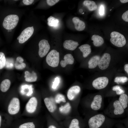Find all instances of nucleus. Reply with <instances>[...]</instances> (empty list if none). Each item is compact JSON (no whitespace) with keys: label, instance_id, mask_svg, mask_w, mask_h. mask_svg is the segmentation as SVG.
Wrapping results in <instances>:
<instances>
[{"label":"nucleus","instance_id":"obj_1","mask_svg":"<svg viewBox=\"0 0 128 128\" xmlns=\"http://www.w3.org/2000/svg\"><path fill=\"white\" fill-rule=\"evenodd\" d=\"M19 20L18 16L15 14H10L5 16L2 22L3 28L8 30L13 29L17 25Z\"/></svg>","mask_w":128,"mask_h":128},{"label":"nucleus","instance_id":"obj_2","mask_svg":"<svg viewBox=\"0 0 128 128\" xmlns=\"http://www.w3.org/2000/svg\"><path fill=\"white\" fill-rule=\"evenodd\" d=\"M111 42L114 45L119 47H122L126 43V40L124 36L119 33L113 31L110 34Z\"/></svg>","mask_w":128,"mask_h":128},{"label":"nucleus","instance_id":"obj_3","mask_svg":"<svg viewBox=\"0 0 128 128\" xmlns=\"http://www.w3.org/2000/svg\"><path fill=\"white\" fill-rule=\"evenodd\" d=\"M46 63L50 66L53 67H57L59 62V53L56 50H51L46 57Z\"/></svg>","mask_w":128,"mask_h":128},{"label":"nucleus","instance_id":"obj_4","mask_svg":"<svg viewBox=\"0 0 128 128\" xmlns=\"http://www.w3.org/2000/svg\"><path fill=\"white\" fill-rule=\"evenodd\" d=\"M105 116L101 114L96 115L90 118L88 122L90 128H98L101 127L105 120Z\"/></svg>","mask_w":128,"mask_h":128},{"label":"nucleus","instance_id":"obj_5","mask_svg":"<svg viewBox=\"0 0 128 128\" xmlns=\"http://www.w3.org/2000/svg\"><path fill=\"white\" fill-rule=\"evenodd\" d=\"M20 102L18 98L14 97L11 100L8 105V110L9 114L14 115L17 113L20 109Z\"/></svg>","mask_w":128,"mask_h":128},{"label":"nucleus","instance_id":"obj_6","mask_svg":"<svg viewBox=\"0 0 128 128\" xmlns=\"http://www.w3.org/2000/svg\"><path fill=\"white\" fill-rule=\"evenodd\" d=\"M109 79L105 77H98L95 79L93 81V87L97 89H101L105 88L107 85Z\"/></svg>","mask_w":128,"mask_h":128},{"label":"nucleus","instance_id":"obj_7","mask_svg":"<svg viewBox=\"0 0 128 128\" xmlns=\"http://www.w3.org/2000/svg\"><path fill=\"white\" fill-rule=\"evenodd\" d=\"M38 54L41 58L45 56L49 51L50 48L48 41L45 39L40 41L39 43Z\"/></svg>","mask_w":128,"mask_h":128},{"label":"nucleus","instance_id":"obj_8","mask_svg":"<svg viewBox=\"0 0 128 128\" xmlns=\"http://www.w3.org/2000/svg\"><path fill=\"white\" fill-rule=\"evenodd\" d=\"M111 60L110 55L105 53L100 59L98 64L99 68L102 70L106 69L108 67Z\"/></svg>","mask_w":128,"mask_h":128},{"label":"nucleus","instance_id":"obj_9","mask_svg":"<svg viewBox=\"0 0 128 128\" xmlns=\"http://www.w3.org/2000/svg\"><path fill=\"white\" fill-rule=\"evenodd\" d=\"M37 103V101L36 97H33L31 98L26 105L27 111L30 113H34L36 110Z\"/></svg>","mask_w":128,"mask_h":128},{"label":"nucleus","instance_id":"obj_10","mask_svg":"<svg viewBox=\"0 0 128 128\" xmlns=\"http://www.w3.org/2000/svg\"><path fill=\"white\" fill-rule=\"evenodd\" d=\"M80 88L78 86H73L68 90L67 93V96L70 100L73 99L79 93Z\"/></svg>","mask_w":128,"mask_h":128},{"label":"nucleus","instance_id":"obj_11","mask_svg":"<svg viewBox=\"0 0 128 128\" xmlns=\"http://www.w3.org/2000/svg\"><path fill=\"white\" fill-rule=\"evenodd\" d=\"M102 100V98L101 95H96L91 105V108L95 110H99L101 106Z\"/></svg>","mask_w":128,"mask_h":128},{"label":"nucleus","instance_id":"obj_12","mask_svg":"<svg viewBox=\"0 0 128 128\" xmlns=\"http://www.w3.org/2000/svg\"><path fill=\"white\" fill-rule=\"evenodd\" d=\"M44 101L48 111L51 113L54 112L56 109V106L53 99L46 97L44 99Z\"/></svg>","mask_w":128,"mask_h":128},{"label":"nucleus","instance_id":"obj_13","mask_svg":"<svg viewBox=\"0 0 128 128\" xmlns=\"http://www.w3.org/2000/svg\"><path fill=\"white\" fill-rule=\"evenodd\" d=\"M72 20L74 24L75 29L77 30L81 31L85 29V23L80 20L78 17H74L73 18Z\"/></svg>","mask_w":128,"mask_h":128},{"label":"nucleus","instance_id":"obj_14","mask_svg":"<svg viewBox=\"0 0 128 128\" xmlns=\"http://www.w3.org/2000/svg\"><path fill=\"white\" fill-rule=\"evenodd\" d=\"M79 45L78 42L72 40H66L64 41L63 44L65 49L71 50H75Z\"/></svg>","mask_w":128,"mask_h":128},{"label":"nucleus","instance_id":"obj_15","mask_svg":"<svg viewBox=\"0 0 128 128\" xmlns=\"http://www.w3.org/2000/svg\"><path fill=\"white\" fill-rule=\"evenodd\" d=\"M74 59L72 55L70 54L65 55L64 57V60L60 61L61 66L64 67L68 64H73L74 62Z\"/></svg>","mask_w":128,"mask_h":128},{"label":"nucleus","instance_id":"obj_16","mask_svg":"<svg viewBox=\"0 0 128 128\" xmlns=\"http://www.w3.org/2000/svg\"><path fill=\"white\" fill-rule=\"evenodd\" d=\"M113 105L114 108V113L115 114H121L124 112V109L119 100L115 101L113 103Z\"/></svg>","mask_w":128,"mask_h":128},{"label":"nucleus","instance_id":"obj_17","mask_svg":"<svg viewBox=\"0 0 128 128\" xmlns=\"http://www.w3.org/2000/svg\"><path fill=\"white\" fill-rule=\"evenodd\" d=\"M100 58L99 56L96 55L91 57L88 62V68L93 69L96 68L98 65Z\"/></svg>","mask_w":128,"mask_h":128},{"label":"nucleus","instance_id":"obj_18","mask_svg":"<svg viewBox=\"0 0 128 128\" xmlns=\"http://www.w3.org/2000/svg\"><path fill=\"white\" fill-rule=\"evenodd\" d=\"M25 81L28 82H33L36 81L37 78V76L36 73L34 71H33L32 73H30L27 71H26L25 72Z\"/></svg>","mask_w":128,"mask_h":128},{"label":"nucleus","instance_id":"obj_19","mask_svg":"<svg viewBox=\"0 0 128 128\" xmlns=\"http://www.w3.org/2000/svg\"><path fill=\"white\" fill-rule=\"evenodd\" d=\"M83 53V57H87L91 53V50L90 46L88 44L82 45L78 48Z\"/></svg>","mask_w":128,"mask_h":128},{"label":"nucleus","instance_id":"obj_20","mask_svg":"<svg viewBox=\"0 0 128 128\" xmlns=\"http://www.w3.org/2000/svg\"><path fill=\"white\" fill-rule=\"evenodd\" d=\"M91 39L93 41L94 45L96 46H99L101 45L104 43L103 38L100 36L96 35H93Z\"/></svg>","mask_w":128,"mask_h":128},{"label":"nucleus","instance_id":"obj_21","mask_svg":"<svg viewBox=\"0 0 128 128\" xmlns=\"http://www.w3.org/2000/svg\"><path fill=\"white\" fill-rule=\"evenodd\" d=\"M11 84L10 81L7 79L3 80L1 82L0 86V89L2 92H5L9 89Z\"/></svg>","mask_w":128,"mask_h":128},{"label":"nucleus","instance_id":"obj_22","mask_svg":"<svg viewBox=\"0 0 128 128\" xmlns=\"http://www.w3.org/2000/svg\"><path fill=\"white\" fill-rule=\"evenodd\" d=\"M83 4L84 5L87 7L90 11L94 10L97 8V5L93 1L85 0L83 2Z\"/></svg>","mask_w":128,"mask_h":128},{"label":"nucleus","instance_id":"obj_23","mask_svg":"<svg viewBox=\"0 0 128 128\" xmlns=\"http://www.w3.org/2000/svg\"><path fill=\"white\" fill-rule=\"evenodd\" d=\"M119 101L124 109L127 107L128 103V96L127 95L123 93L121 95Z\"/></svg>","mask_w":128,"mask_h":128},{"label":"nucleus","instance_id":"obj_24","mask_svg":"<svg viewBox=\"0 0 128 128\" xmlns=\"http://www.w3.org/2000/svg\"><path fill=\"white\" fill-rule=\"evenodd\" d=\"M48 25L50 26L56 27L58 25L59 20L52 16L49 17L48 19Z\"/></svg>","mask_w":128,"mask_h":128},{"label":"nucleus","instance_id":"obj_25","mask_svg":"<svg viewBox=\"0 0 128 128\" xmlns=\"http://www.w3.org/2000/svg\"><path fill=\"white\" fill-rule=\"evenodd\" d=\"M71 109V106L70 103L67 102L64 105L60 107L59 108V110L61 113L66 114L69 112Z\"/></svg>","mask_w":128,"mask_h":128},{"label":"nucleus","instance_id":"obj_26","mask_svg":"<svg viewBox=\"0 0 128 128\" xmlns=\"http://www.w3.org/2000/svg\"><path fill=\"white\" fill-rule=\"evenodd\" d=\"M6 59L4 53L0 52V69L3 68L5 66Z\"/></svg>","mask_w":128,"mask_h":128},{"label":"nucleus","instance_id":"obj_27","mask_svg":"<svg viewBox=\"0 0 128 128\" xmlns=\"http://www.w3.org/2000/svg\"><path fill=\"white\" fill-rule=\"evenodd\" d=\"M55 100V102L57 103H59L61 102H66L64 96L60 94H58L56 95Z\"/></svg>","mask_w":128,"mask_h":128},{"label":"nucleus","instance_id":"obj_28","mask_svg":"<svg viewBox=\"0 0 128 128\" xmlns=\"http://www.w3.org/2000/svg\"><path fill=\"white\" fill-rule=\"evenodd\" d=\"M69 128H80L78 120L76 119H73L69 125Z\"/></svg>","mask_w":128,"mask_h":128},{"label":"nucleus","instance_id":"obj_29","mask_svg":"<svg viewBox=\"0 0 128 128\" xmlns=\"http://www.w3.org/2000/svg\"><path fill=\"white\" fill-rule=\"evenodd\" d=\"M18 128H35V126L33 122H28L21 125Z\"/></svg>","mask_w":128,"mask_h":128},{"label":"nucleus","instance_id":"obj_30","mask_svg":"<svg viewBox=\"0 0 128 128\" xmlns=\"http://www.w3.org/2000/svg\"><path fill=\"white\" fill-rule=\"evenodd\" d=\"M128 78L125 76L117 77L114 80V82L118 84L119 83H124L128 81Z\"/></svg>","mask_w":128,"mask_h":128},{"label":"nucleus","instance_id":"obj_31","mask_svg":"<svg viewBox=\"0 0 128 128\" xmlns=\"http://www.w3.org/2000/svg\"><path fill=\"white\" fill-rule=\"evenodd\" d=\"M113 91H116L117 95H121L123 94L124 92V90L121 89L120 86L116 85L113 87L112 88Z\"/></svg>","mask_w":128,"mask_h":128},{"label":"nucleus","instance_id":"obj_32","mask_svg":"<svg viewBox=\"0 0 128 128\" xmlns=\"http://www.w3.org/2000/svg\"><path fill=\"white\" fill-rule=\"evenodd\" d=\"M60 82L59 79L58 77H56L54 81L53 82L52 86V88L54 89L56 88L58 86Z\"/></svg>","mask_w":128,"mask_h":128},{"label":"nucleus","instance_id":"obj_33","mask_svg":"<svg viewBox=\"0 0 128 128\" xmlns=\"http://www.w3.org/2000/svg\"><path fill=\"white\" fill-rule=\"evenodd\" d=\"M15 68L17 69H22L24 68L26 66V64L23 62L21 64L17 65H14Z\"/></svg>","mask_w":128,"mask_h":128},{"label":"nucleus","instance_id":"obj_34","mask_svg":"<svg viewBox=\"0 0 128 128\" xmlns=\"http://www.w3.org/2000/svg\"><path fill=\"white\" fill-rule=\"evenodd\" d=\"M59 0H47L46 2L47 4L50 6H52L58 2Z\"/></svg>","mask_w":128,"mask_h":128},{"label":"nucleus","instance_id":"obj_35","mask_svg":"<svg viewBox=\"0 0 128 128\" xmlns=\"http://www.w3.org/2000/svg\"><path fill=\"white\" fill-rule=\"evenodd\" d=\"M24 61L23 58L20 56H18L16 58V60L14 65L20 64L22 63Z\"/></svg>","mask_w":128,"mask_h":128},{"label":"nucleus","instance_id":"obj_36","mask_svg":"<svg viewBox=\"0 0 128 128\" xmlns=\"http://www.w3.org/2000/svg\"><path fill=\"white\" fill-rule=\"evenodd\" d=\"M128 10L124 12L122 15L123 19L126 22H128Z\"/></svg>","mask_w":128,"mask_h":128},{"label":"nucleus","instance_id":"obj_37","mask_svg":"<svg viewBox=\"0 0 128 128\" xmlns=\"http://www.w3.org/2000/svg\"><path fill=\"white\" fill-rule=\"evenodd\" d=\"M34 1V0H23L24 4L27 5L32 4Z\"/></svg>","mask_w":128,"mask_h":128},{"label":"nucleus","instance_id":"obj_38","mask_svg":"<svg viewBox=\"0 0 128 128\" xmlns=\"http://www.w3.org/2000/svg\"><path fill=\"white\" fill-rule=\"evenodd\" d=\"M104 13V6L101 5L100 6L99 9V14L100 15H102Z\"/></svg>","mask_w":128,"mask_h":128},{"label":"nucleus","instance_id":"obj_39","mask_svg":"<svg viewBox=\"0 0 128 128\" xmlns=\"http://www.w3.org/2000/svg\"><path fill=\"white\" fill-rule=\"evenodd\" d=\"M124 69L127 74L128 73V64H125L124 66Z\"/></svg>","mask_w":128,"mask_h":128},{"label":"nucleus","instance_id":"obj_40","mask_svg":"<svg viewBox=\"0 0 128 128\" xmlns=\"http://www.w3.org/2000/svg\"><path fill=\"white\" fill-rule=\"evenodd\" d=\"M48 128H57L55 125H51L49 126Z\"/></svg>","mask_w":128,"mask_h":128},{"label":"nucleus","instance_id":"obj_41","mask_svg":"<svg viewBox=\"0 0 128 128\" xmlns=\"http://www.w3.org/2000/svg\"><path fill=\"white\" fill-rule=\"evenodd\" d=\"M120 1L122 3H125L128 2V0H120Z\"/></svg>","mask_w":128,"mask_h":128},{"label":"nucleus","instance_id":"obj_42","mask_svg":"<svg viewBox=\"0 0 128 128\" xmlns=\"http://www.w3.org/2000/svg\"><path fill=\"white\" fill-rule=\"evenodd\" d=\"M1 115H0V128L1 126Z\"/></svg>","mask_w":128,"mask_h":128},{"label":"nucleus","instance_id":"obj_43","mask_svg":"<svg viewBox=\"0 0 128 128\" xmlns=\"http://www.w3.org/2000/svg\"><path fill=\"white\" fill-rule=\"evenodd\" d=\"M79 12L80 13H82V12H83V10H82V9H80L79 10Z\"/></svg>","mask_w":128,"mask_h":128},{"label":"nucleus","instance_id":"obj_44","mask_svg":"<svg viewBox=\"0 0 128 128\" xmlns=\"http://www.w3.org/2000/svg\"><path fill=\"white\" fill-rule=\"evenodd\" d=\"M19 36L17 38V40H19Z\"/></svg>","mask_w":128,"mask_h":128},{"label":"nucleus","instance_id":"obj_45","mask_svg":"<svg viewBox=\"0 0 128 128\" xmlns=\"http://www.w3.org/2000/svg\"><path fill=\"white\" fill-rule=\"evenodd\" d=\"M84 13H82V14H83Z\"/></svg>","mask_w":128,"mask_h":128},{"label":"nucleus","instance_id":"obj_46","mask_svg":"<svg viewBox=\"0 0 128 128\" xmlns=\"http://www.w3.org/2000/svg\"><path fill=\"white\" fill-rule=\"evenodd\" d=\"M112 10V9H110V11H111Z\"/></svg>","mask_w":128,"mask_h":128}]
</instances>
